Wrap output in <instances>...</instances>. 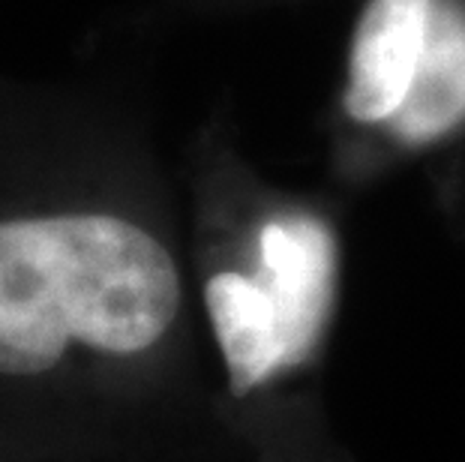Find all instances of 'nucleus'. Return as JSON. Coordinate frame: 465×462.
I'll use <instances>...</instances> for the list:
<instances>
[{"label":"nucleus","instance_id":"f257e3e1","mask_svg":"<svg viewBox=\"0 0 465 462\" xmlns=\"http://www.w3.org/2000/svg\"><path fill=\"white\" fill-rule=\"evenodd\" d=\"M181 312V273L160 241L112 213L0 222V372L39 376L84 346L153 349Z\"/></svg>","mask_w":465,"mask_h":462},{"label":"nucleus","instance_id":"f03ea898","mask_svg":"<svg viewBox=\"0 0 465 462\" xmlns=\"http://www.w3.org/2000/svg\"><path fill=\"white\" fill-rule=\"evenodd\" d=\"M340 294V241L319 211L271 202L241 259L204 282V307L234 397L298 378L319 358Z\"/></svg>","mask_w":465,"mask_h":462},{"label":"nucleus","instance_id":"7ed1b4c3","mask_svg":"<svg viewBox=\"0 0 465 462\" xmlns=\"http://www.w3.org/2000/svg\"><path fill=\"white\" fill-rule=\"evenodd\" d=\"M345 123L400 153L465 133V0H363L354 18Z\"/></svg>","mask_w":465,"mask_h":462}]
</instances>
